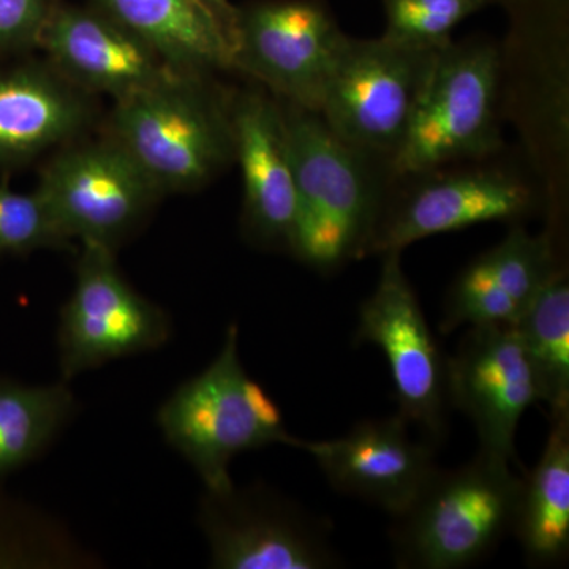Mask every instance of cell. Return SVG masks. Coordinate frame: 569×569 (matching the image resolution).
Returning <instances> with one entry per match:
<instances>
[{
    "label": "cell",
    "mask_w": 569,
    "mask_h": 569,
    "mask_svg": "<svg viewBox=\"0 0 569 569\" xmlns=\"http://www.w3.org/2000/svg\"><path fill=\"white\" fill-rule=\"evenodd\" d=\"M211 74L174 73L116 100L103 133L129 153L160 193L203 189L234 160L231 99Z\"/></svg>",
    "instance_id": "obj_1"
},
{
    "label": "cell",
    "mask_w": 569,
    "mask_h": 569,
    "mask_svg": "<svg viewBox=\"0 0 569 569\" xmlns=\"http://www.w3.org/2000/svg\"><path fill=\"white\" fill-rule=\"evenodd\" d=\"M280 103L298 203L290 252L325 274L366 257L383 193L373 157L340 140L317 111Z\"/></svg>",
    "instance_id": "obj_2"
},
{
    "label": "cell",
    "mask_w": 569,
    "mask_h": 569,
    "mask_svg": "<svg viewBox=\"0 0 569 569\" xmlns=\"http://www.w3.org/2000/svg\"><path fill=\"white\" fill-rule=\"evenodd\" d=\"M509 463L478 449L462 467H438L392 522L396 567L462 569L486 559L515 523L522 478Z\"/></svg>",
    "instance_id": "obj_3"
},
{
    "label": "cell",
    "mask_w": 569,
    "mask_h": 569,
    "mask_svg": "<svg viewBox=\"0 0 569 569\" xmlns=\"http://www.w3.org/2000/svg\"><path fill=\"white\" fill-rule=\"evenodd\" d=\"M238 339V326H228L211 366L176 389L157 411L168 443L189 460L209 493L233 488L230 462L236 456L288 445L291 438L276 400L242 367Z\"/></svg>",
    "instance_id": "obj_4"
},
{
    "label": "cell",
    "mask_w": 569,
    "mask_h": 569,
    "mask_svg": "<svg viewBox=\"0 0 569 569\" xmlns=\"http://www.w3.org/2000/svg\"><path fill=\"white\" fill-rule=\"evenodd\" d=\"M500 86L496 44L467 40L440 48L389 173L410 179L496 153L503 142Z\"/></svg>",
    "instance_id": "obj_5"
},
{
    "label": "cell",
    "mask_w": 569,
    "mask_h": 569,
    "mask_svg": "<svg viewBox=\"0 0 569 569\" xmlns=\"http://www.w3.org/2000/svg\"><path fill=\"white\" fill-rule=\"evenodd\" d=\"M37 192L67 242L118 252L163 197L108 134L82 137L51 153Z\"/></svg>",
    "instance_id": "obj_6"
},
{
    "label": "cell",
    "mask_w": 569,
    "mask_h": 569,
    "mask_svg": "<svg viewBox=\"0 0 569 569\" xmlns=\"http://www.w3.org/2000/svg\"><path fill=\"white\" fill-rule=\"evenodd\" d=\"M438 50L346 37L318 114L351 148L391 159L402 142Z\"/></svg>",
    "instance_id": "obj_7"
},
{
    "label": "cell",
    "mask_w": 569,
    "mask_h": 569,
    "mask_svg": "<svg viewBox=\"0 0 569 569\" xmlns=\"http://www.w3.org/2000/svg\"><path fill=\"white\" fill-rule=\"evenodd\" d=\"M346 37L321 0H254L236 11L231 69L280 102L318 111Z\"/></svg>",
    "instance_id": "obj_8"
},
{
    "label": "cell",
    "mask_w": 569,
    "mask_h": 569,
    "mask_svg": "<svg viewBox=\"0 0 569 569\" xmlns=\"http://www.w3.org/2000/svg\"><path fill=\"white\" fill-rule=\"evenodd\" d=\"M383 257L376 290L359 309L355 340L383 351L400 417L436 445L447 433L448 356L427 323L400 252Z\"/></svg>",
    "instance_id": "obj_9"
},
{
    "label": "cell",
    "mask_w": 569,
    "mask_h": 569,
    "mask_svg": "<svg viewBox=\"0 0 569 569\" xmlns=\"http://www.w3.org/2000/svg\"><path fill=\"white\" fill-rule=\"evenodd\" d=\"M167 312L134 290L116 252L82 246L77 282L59 320V361L63 380L112 359L156 350L168 342Z\"/></svg>",
    "instance_id": "obj_10"
},
{
    "label": "cell",
    "mask_w": 569,
    "mask_h": 569,
    "mask_svg": "<svg viewBox=\"0 0 569 569\" xmlns=\"http://www.w3.org/2000/svg\"><path fill=\"white\" fill-rule=\"evenodd\" d=\"M201 526L220 569H331V523L263 488L209 493Z\"/></svg>",
    "instance_id": "obj_11"
},
{
    "label": "cell",
    "mask_w": 569,
    "mask_h": 569,
    "mask_svg": "<svg viewBox=\"0 0 569 569\" xmlns=\"http://www.w3.org/2000/svg\"><path fill=\"white\" fill-rule=\"evenodd\" d=\"M448 402L477 429L479 451L511 462L520 419L541 402L537 377L518 329L470 326L448 356Z\"/></svg>",
    "instance_id": "obj_12"
},
{
    "label": "cell",
    "mask_w": 569,
    "mask_h": 569,
    "mask_svg": "<svg viewBox=\"0 0 569 569\" xmlns=\"http://www.w3.org/2000/svg\"><path fill=\"white\" fill-rule=\"evenodd\" d=\"M415 178L421 182L381 208L366 254L402 252L421 239L473 224L518 222L535 208L533 190L508 171L437 170Z\"/></svg>",
    "instance_id": "obj_13"
},
{
    "label": "cell",
    "mask_w": 569,
    "mask_h": 569,
    "mask_svg": "<svg viewBox=\"0 0 569 569\" xmlns=\"http://www.w3.org/2000/svg\"><path fill=\"white\" fill-rule=\"evenodd\" d=\"M400 417L367 419L335 440L309 441L291 436L288 447L312 456L329 485L343 496L402 515L436 473V449L408 433Z\"/></svg>",
    "instance_id": "obj_14"
},
{
    "label": "cell",
    "mask_w": 569,
    "mask_h": 569,
    "mask_svg": "<svg viewBox=\"0 0 569 569\" xmlns=\"http://www.w3.org/2000/svg\"><path fill=\"white\" fill-rule=\"evenodd\" d=\"M39 48L44 61L71 84L93 97L110 96L114 102L181 73L93 6L58 2Z\"/></svg>",
    "instance_id": "obj_15"
},
{
    "label": "cell",
    "mask_w": 569,
    "mask_h": 569,
    "mask_svg": "<svg viewBox=\"0 0 569 569\" xmlns=\"http://www.w3.org/2000/svg\"><path fill=\"white\" fill-rule=\"evenodd\" d=\"M231 121L244 186V233L257 246L290 252L298 203L282 103L271 93H239L231 99Z\"/></svg>",
    "instance_id": "obj_16"
},
{
    "label": "cell",
    "mask_w": 569,
    "mask_h": 569,
    "mask_svg": "<svg viewBox=\"0 0 569 569\" xmlns=\"http://www.w3.org/2000/svg\"><path fill=\"white\" fill-rule=\"evenodd\" d=\"M99 122L96 97L47 61L0 69V171L11 173L58 151Z\"/></svg>",
    "instance_id": "obj_17"
},
{
    "label": "cell",
    "mask_w": 569,
    "mask_h": 569,
    "mask_svg": "<svg viewBox=\"0 0 569 569\" xmlns=\"http://www.w3.org/2000/svg\"><path fill=\"white\" fill-rule=\"evenodd\" d=\"M92 6L140 37L176 71L231 69L230 39L190 0H92Z\"/></svg>",
    "instance_id": "obj_18"
},
{
    "label": "cell",
    "mask_w": 569,
    "mask_h": 569,
    "mask_svg": "<svg viewBox=\"0 0 569 569\" xmlns=\"http://www.w3.org/2000/svg\"><path fill=\"white\" fill-rule=\"evenodd\" d=\"M511 533L531 567H556L569 556V410L550 415L537 467L522 478Z\"/></svg>",
    "instance_id": "obj_19"
},
{
    "label": "cell",
    "mask_w": 569,
    "mask_h": 569,
    "mask_svg": "<svg viewBox=\"0 0 569 569\" xmlns=\"http://www.w3.org/2000/svg\"><path fill=\"white\" fill-rule=\"evenodd\" d=\"M550 415L569 410V280L556 271L515 325Z\"/></svg>",
    "instance_id": "obj_20"
},
{
    "label": "cell",
    "mask_w": 569,
    "mask_h": 569,
    "mask_svg": "<svg viewBox=\"0 0 569 569\" xmlns=\"http://www.w3.org/2000/svg\"><path fill=\"white\" fill-rule=\"evenodd\" d=\"M74 410L66 383L24 387L0 380V477L41 455Z\"/></svg>",
    "instance_id": "obj_21"
},
{
    "label": "cell",
    "mask_w": 569,
    "mask_h": 569,
    "mask_svg": "<svg viewBox=\"0 0 569 569\" xmlns=\"http://www.w3.org/2000/svg\"><path fill=\"white\" fill-rule=\"evenodd\" d=\"M471 264L519 318L550 277L563 266L557 258L552 234L531 236L519 224L500 244Z\"/></svg>",
    "instance_id": "obj_22"
},
{
    "label": "cell",
    "mask_w": 569,
    "mask_h": 569,
    "mask_svg": "<svg viewBox=\"0 0 569 569\" xmlns=\"http://www.w3.org/2000/svg\"><path fill=\"white\" fill-rule=\"evenodd\" d=\"M498 0H385V39L419 48L440 50L452 41L456 28Z\"/></svg>",
    "instance_id": "obj_23"
},
{
    "label": "cell",
    "mask_w": 569,
    "mask_h": 569,
    "mask_svg": "<svg viewBox=\"0 0 569 569\" xmlns=\"http://www.w3.org/2000/svg\"><path fill=\"white\" fill-rule=\"evenodd\" d=\"M69 249L37 190L18 193L0 183V254L24 257L39 249Z\"/></svg>",
    "instance_id": "obj_24"
},
{
    "label": "cell",
    "mask_w": 569,
    "mask_h": 569,
    "mask_svg": "<svg viewBox=\"0 0 569 569\" xmlns=\"http://www.w3.org/2000/svg\"><path fill=\"white\" fill-rule=\"evenodd\" d=\"M59 0H0V54H21L40 47Z\"/></svg>",
    "instance_id": "obj_25"
},
{
    "label": "cell",
    "mask_w": 569,
    "mask_h": 569,
    "mask_svg": "<svg viewBox=\"0 0 569 569\" xmlns=\"http://www.w3.org/2000/svg\"><path fill=\"white\" fill-rule=\"evenodd\" d=\"M190 2L222 28V31L230 39L231 50H233V31L238 7H234L231 0H190Z\"/></svg>",
    "instance_id": "obj_26"
}]
</instances>
